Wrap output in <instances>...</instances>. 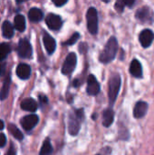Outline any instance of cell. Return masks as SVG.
Instances as JSON below:
<instances>
[{"label": "cell", "instance_id": "1", "mask_svg": "<svg viewBox=\"0 0 154 155\" xmlns=\"http://www.w3.org/2000/svg\"><path fill=\"white\" fill-rule=\"evenodd\" d=\"M117 49H118V43L117 39L114 36H112L106 43L103 52L100 54L99 60L101 63L103 64H108L112 62L117 54Z\"/></svg>", "mask_w": 154, "mask_h": 155}, {"label": "cell", "instance_id": "2", "mask_svg": "<svg viewBox=\"0 0 154 155\" xmlns=\"http://www.w3.org/2000/svg\"><path fill=\"white\" fill-rule=\"evenodd\" d=\"M84 116V110L79 109L71 112L68 119V132L71 135H77L80 130L81 122Z\"/></svg>", "mask_w": 154, "mask_h": 155}, {"label": "cell", "instance_id": "3", "mask_svg": "<svg viewBox=\"0 0 154 155\" xmlns=\"http://www.w3.org/2000/svg\"><path fill=\"white\" fill-rule=\"evenodd\" d=\"M122 79L120 74H113L109 81V91H108V97L111 105H113L118 96L120 88H121Z\"/></svg>", "mask_w": 154, "mask_h": 155}, {"label": "cell", "instance_id": "4", "mask_svg": "<svg viewBox=\"0 0 154 155\" xmlns=\"http://www.w3.org/2000/svg\"><path fill=\"white\" fill-rule=\"evenodd\" d=\"M87 28L90 34L96 35L98 32V14L94 7H90L86 13Z\"/></svg>", "mask_w": 154, "mask_h": 155}, {"label": "cell", "instance_id": "5", "mask_svg": "<svg viewBox=\"0 0 154 155\" xmlns=\"http://www.w3.org/2000/svg\"><path fill=\"white\" fill-rule=\"evenodd\" d=\"M16 52H17V54L21 58H25V59L31 58L33 54V49H32L30 42L26 38L20 39L17 45Z\"/></svg>", "mask_w": 154, "mask_h": 155}, {"label": "cell", "instance_id": "6", "mask_svg": "<svg viewBox=\"0 0 154 155\" xmlns=\"http://www.w3.org/2000/svg\"><path fill=\"white\" fill-rule=\"evenodd\" d=\"M76 63H77V57H76V54L74 53H70L64 64H63V66H62V73L64 74V75H69L72 74V72L74 70L75 68V65H76Z\"/></svg>", "mask_w": 154, "mask_h": 155}, {"label": "cell", "instance_id": "7", "mask_svg": "<svg viewBox=\"0 0 154 155\" xmlns=\"http://www.w3.org/2000/svg\"><path fill=\"white\" fill-rule=\"evenodd\" d=\"M38 122H39V117L36 114L25 115L20 121L23 129L27 131V132L31 131L32 129H34L36 126V124H38Z\"/></svg>", "mask_w": 154, "mask_h": 155}, {"label": "cell", "instance_id": "8", "mask_svg": "<svg viewBox=\"0 0 154 155\" xmlns=\"http://www.w3.org/2000/svg\"><path fill=\"white\" fill-rule=\"evenodd\" d=\"M45 23L51 30H59L63 25V20L61 16L55 14H48L45 18Z\"/></svg>", "mask_w": 154, "mask_h": 155}, {"label": "cell", "instance_id": "9", "mask_svg": "<svg viewBox=\"0 0 154 155\" xmlns=\"http://www.w3.org/2000/svg\"><path fill=\"white\" fill-rule=\"evenodd\" d=\"M86 92L89 95H96L100 92V84L93 74H90L87 78Z\"/></svg>", "mask_w": 154, "mask_h": 155}, {"label": "cell", "instance_id": "10", "mask_svg": "<svg viewBox=\"0 0 154 155\" xmlns=\"http://www.w3.org/2000/svg\"><path fill=\"white\" fill-rule=\"evenodd\" d=\"M139 40H140L143 47H144V48L149 47L154 40L153 32L150 29H144L143 31L141 32V34L139 35Z\"/></svg>", "mask_w": 154, "mask_h": 155}, {"label": "cell", "instance_id": "11", "mask_svg": "<svg viewBox=\"0 0 154 155\" xmlns=\"http://www.w3.org/2000/svg\"><path fill=\"white\" fill-rule=\"evenodd\" d=\"M43 42L44 45L45 47V50L49 54H52L55 48H56V42L55 40L46 32H44V36H43Z\"/></svg>", "mask_w": 154, "mask_h": 155}, {"label": "cell", "instance_id": "12", "mask_svg": "<svg viewBox=\"0 0 154 155\" xmlns=\"http://www.w3.org/2000/svg\"><path fill=\"white\" fill-rule=\"evenodd\" d=\"M16 75L22 80H27L31 75V67L27 64H19L16 67Z\"/></svg>", "mask_w": 154, "mask_h": 155}, {"label": "cell", "instance_id": "13", "mask_svg": "<svg viewBox=\"0 0 154 155\" xmlns=\"http://www.w3.org/2000/svg\"><path fill=\"white\" fill-rule=\"evenodd\" d=\"M147 110H148V104H147V103L143 102V101L138 102L135 104L134 109H133V116L136 119L143 118L146 114Z\"/></svg>", "mask_w": 154, "mask_h": 155}, {"label": "cell", "instance_id": "14", "mask_svg": "<svg viewBox=\"0 0 154 155\" xmlns=\"http://www.w3.org/2000/svg\"><path fill=\"white\" fill-rule=\"evenodd\" d=\"M135 16H136L137 19H139V20L142 21V22L151 21L152 18V12H151L150 8L147 7V6H143V8L139 9V10L136 12Z\"/></svg>", "mask_w": 154, "mask_h": 155}, {"label": "cell", "instance_id": "15", "mask_svg": "<svg viewBox=\"0 0 154 155\" xmlns=\"http://www.w3.org/2000/svg\"><path fill=\"white\" fill-rule=\"evenodd\" d=\"M130 74L133 77H136V78H141L143 76V67H142L141 63L138 60L134 59L131 63V65H130Z\"/></svg>", "mask_w": 154, "mask_h": 155}, {"label": "cell", "instance_id": "16", "mask_svg": "<svg viewBox=\"0 0 154 155\" xmlns=\"http://www.w3.org/2000/svg\"><path fill=\"white\" fill-rule=\"evenodd\" d=\"M37 103L33 98H26L21 103V108L28 112H35L37 110Z\"/></svg>", "mask_w": 154, "mask_h": 155}, {"label": "cell", "instance_id": "17", "mask_svg": "<svg viewBox=\"0 0 154 155\" xmlns=\"http://www.w3.org/2000/svg\"><path fill=\"white\" fill-rule=\"evenodd\" d=\"M114 120V112L113 109L108 108L103 114V125L104 127H110Z\"/></svg>", "mask_w": 154, "mask_h": 155}, {"label": "cell", "instance_id": "18", "mask_svg": "<svg viewBox=\"0 0 154 155\" xmlns=\"http://www.w3.org/2000/svg\"><path fill=\"white\" fill-rule=\"evenodd\" d=\"M43 17H44L43 11L37 7H33L28 12V18L30 21H32L34 23H37V22L41 21L43 19Z\"/></svg>", "mask_w": 154, "mask_h": 155}, {"label": "cell", "instance_id": "19", "mask_svg": "<svg viewBox=\"0 0 154 155\" xmlns=\"http://www.w3.org/2000/svg\"><path fill=\"white\" fill-rule=\"evenodd\" d=\"M14 26L12 25V24L9 21H5L2 25V35L5 38L10 39L13 37L15 31H14Z\"/></svg>", "mask_w": 154, "mask_h": 155}, {"label": "cell", "instance_id": "20", "mask_svg": "<svg viewBox=\"0 0 154 155\" xmlns=\"http://www.w3.org/2000/svg\"><path fill=\"white\" fill-rule=\"evenodd\" d=\"M11 85V77L10 74H7V76L5 77L4 84L2 85V88L0 90V100H5L7 98L8 96V93H9V88Z\"/></svg>", "mask_w": 154, "mask_h": 155}, {"label": "cell", "instance_id": "21", "mask_svg": "<svg viewBox=\"0 0 154 155\" xmlns=\"http://www.w3.org/2000/svg\"><path fill=\"white\" fill-rule=\"evenodd\" d=\"M15 28L19 32H24L25 29V18L23 15H16L15 17Z\"/></svg>", "mask_w": 154, "mask_h": 155}, {"label": "cell", "instance_id": "22", "mask_svg": "<svg viewBox=\"0 0 154 155\" xmlns=\"http://www.w3.org/2000/svg\"><path fill=\"white\" fill-rule=\"evenodd\" d=\"M8 131L16 140L22 141L24 139V134H22V132L14 124H8Z\"/></svg>", "mask_w": 154, "mask_h": 155}, {"label": "cell", "instance_id": "23", "mask_svg": "<svg viewBox=\"0 0 154 155\" xmlns=\"http://www.w3.org/2000/svg\"><path fill=\"white\" fill-rule=\"evenodd\" d=\"M11 52V46L7 43L0 44V62L5 60Z\"/></svg>", "mask_w": 154, "mask_h": 155}, {"label": "cell", "instance_id": "24", "mask_svg": "<svg viewBox=\"0 0 154 155\" xmlns=\"http://www.w3.org/2000/svg\"><path fill=\"white\" fill-rule=\"evenodd\" d=\"M53 153V147L52 144L50 143L49 139L44 140V142L43 143L42 148L40 150V153L39 155H51Z\"/></svg>", "mask_w": 154, "mask_h": 155}, {"label": "cell", "instance_id": "25", "mask_svg": "<svg viewBox=\"0 0 154 155\" xmlns=\"http://www.w3.org/2000/svg\"><path fill=\"white\" fill-rule=\"evenodd\" d=\"M80 38V35H79V33H74L72 36H71V38L70 39H68L66 42H64V45H74V44H75L77 41H78V39Z\"/></svg>", "mask_w": 154, "mask_h": 155}, {"label": "cell", "instance_id": "26", "mask_svg": "<svg viewBox=\"0 0 154 155\" xmlns=\"http://www.w3.org/2000/svg\"><path fill=\"white\" fill-rule=\"evenodd\" d=\"M124 5H125V1H123V0H119L115 3L114 5V7H115V10L118 12V13H123V9H124Z\"/></svg>", "mask_w": 154, "mask_h": 155}, {"label": "cell", "instance_id": "27", "mask_svg": "<svg viewBox=\"0 0 154 155\" xmlns=\"http://www.w3.org/2000/svg\"><path fill=\"white\" fill-rule=\"evenodd\" d=\"M6 143V137L4 134H0V148L4 147Z\"/></svg>", "mask_w": 154, "mask_h": 155}, {"label": "cell", "instance_id": "28", "mask_svg": "<svg viewBox=\"0 0 154 155\" xmlns=\"http://www.w3.org/2000/svg\"><path fill=\"white\" fill-rule=\"evenodd\" d=\"M6 155H16V152H15V148L14 146V144H11L10 148L8 149L7 151V153Z\"/></svg>", "mask_w": 154, "mask_h": 155}, {"label": "cell", "instance_id": "29", "mask_svg": "<svg viewBox=\"0 0 154 155\" xmlns=\"http://www.w3.org/2000/svg\"><path fill=\"white\" fill-rule=\"evenodd\" d=\"M39 101H40L41 104H46L48 103V99L44 95H39Z\"/></svg>", "mask_w": 154, "mask_h": 155}, {"label": "cell", "instance_id": "30", "mask_svg": "<svg viewBox=\"0 0 154 155\" xmlns=\"http://www.w3.org/2000/svg\"><path fill=\"white\" fill-rule=\"evenodd\" d=\"M53 3L56 6H62V5H65L67 3V0H64V1H53Z\"/></svg>", "mask_w": 154, "mask_h": 155}, {"label": "cell", "instance_id": "31", "mask_svg": "<svg viewBox=\"0 0 154 155\" xmlns=\"http://www.w3.org/2000/svg\"><path fill=\"white\" fill-rule=\"evenodd\" d=\"M134 4V1H125V5H129V6H132Z\"/></svg>", "mask_w": 154, "mask_h": 155}, {"label": "cell", "instance_id": "32", "mask_svg": "<svg viewBox=\"0 0 154 155\" xmlns=\"http://www.w3.org/2000/svg\"><path fill=\"white\" fill-rule=\"evenodd\" d=\"M4 70H5V66H4V64H0V76H1V74L4 73Z\"/></svg>", "mask_w": 154, "mask_h": 155}, {"label": "cell", "instance_id": "33", "mask_svg": "<svg viewBox=\"0 0 154 155\" xmlns=\"http://www.w3.org/2000/svg\"><path fill=\"white\" fill-rule=\"evenodd\" d=\"M4 127H5V124H4V122H3L2 120H0V131L3 130Z\"/></svg>", "mask_w": 154, "mask_h": 155}]
</instances>
